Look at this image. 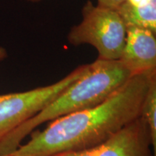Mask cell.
I'll return each mask as SVG.
<instances>
[{
	"instance_id": "cell-10",
	"label": "cell",
	"mask_w": 156,
	"mask_h": 156,
	"mask_svg": "<svg viewBox=\"0 0 156 156\" xmlns=\"http://www.w3.org/2000/svg\"><path fill=\"white\" fill-rule=\"evenodd\" d=\"M126 1V0H97V5L116 10L119 6Z\"/></svg>"
},
{
	"instance_id": "cell-9",
	"label": "cell",
	"mask_w": 156,
	"mask_h": 156,
	"mask_svg": "<svg viewBox=\"0 0 156 156\" xmlns=\"http://www.w3.org/2000/svg\"><path fill=\"white\" fill-rule=\"evenodd\" d=\"M53 156H96L95 147L91 149L83 150V151H67L56 154Z\"/></svg>"
},
{
	"instance_id": "cell-11",
	"label": "cell",
	"mask_w": 156,
	"mask_h": 156,
	"mask_svg": "<svg viewBox=\"0 0 156 156\" xmlns=\"http://www.w3.org/2000/svg\"><path fill=\"white\" fill-rule=\"evenodd\" d=\"M151 0H126L128 3L134 6H141L149 2Z\"/></svg>"
},
{
	"instance_id": "cell-6",
	"label": "cell",
	"mask_w": 156,
	"mask_h": 156,
	"mask_svg": "<svg viewBox=\"0 0 156 156\" xmlns=\"http://www.w3.org/2000/svg\"><path fill=\"white\" fill-rule=\"evenodd\" d=\"M119 60L132 75L156 71V34L145 29L127 28Z\"/></svg>"
},
{
	"instance_id": "cell-7",
	"label": "cell",
	"mask_w": 156,
	"mask_h": 156,
	"mask_svg": "<svg viewBox=\"0 0 156 156\" xmlns=\"http://www.w3.org/2000/svg\"><path fill=\"white\" fill-rule=\"evenodd\" d=\"M126 28L145 29L156 34V0L141 6H134L125 2L116 9Z\"/></svg>"
},
{
	"instance_id": "cell-1",
	"label": "cell",
	"mask_w": 156,
	"mask_h": 156,
	"mask_svg": "<svg viewBox=\"0 0 156 156\" xmlns=\"http://www.w3.org/2000/svg\"><path fill=\"white\" fill-rule=\"evenodd\" d=\"M156 71L134 75L112 96L97 106L51 121L42 131L7 156H53L94 148L141 116L151 77Z\"/></svg>"
},
{
	"instance_id": "cell-4",
	"label": "cell",
	"mask_w": 156,
	"mask_h": 156,
	"mask_svg": "<svg viewBox=\"0 0 156 156\" xmlns=\"http://www.w3.org/2000/svg\"><path fill=\"white\" fill-rule=\"evenodd\" d=\"M82 64L56 83L24 91L0 95V142L38 114L84 73Z\"/></svg>"
},
{
	"instance_id": "cell-12",
	"label": "cell",
	"mask_w": 156,
	"mask_h": 156,
	"mask_svg": "<svg viewBox=\"0 0 156 156\" xmlns=\"http://www.w3.org/2000/svg\"><path fill=\"white\" fill-rule=\"evenodd\" d=\"M7 57V51L2 46H0V62H2Z\"/></svg>"
},
{
	"instance_id": "cell-2",
	"label": "cell",
	"mask_w": 156,
	"mask_h": 156,
	"mask_svg": "<svg viewBox=\"0 0 156 156\" xmlns=\"http://www.w3.org/2000/svg\"><path fill=\"white\" fill-rule=\"evenodd\" d=\"M120 60L98 58L87 64L84 73L38 114L23 123L0 142V155L14 152L36 127L73 113L100 104L132 77Z\"/></svg>"
},
{
	"instance_id": "cell-14",
	"label": "cell",
	"mask_w": 156,
	"mask_h": 156,
	"mask_svg": "<svg viewBox=\"0 0 156 156\" xmlns=\"http://www.w3.org/2000/svg\"><path fill=\"white\" fill-rule=\"evenodd\" d=\"M0 156H7V155H0Z\"/></svg>"
},
{
	"instance_id": "cell-5",
	"label": "cell",
	"mask_w": 156,
	"mask_h": 156,
	"mask_svg": "<svg viewBox=\"0 0 156 156\" xmlns=\"http://www.w3.org/2000/svg\"><path fill=\"white\" fill-rule=\"evenodd\" d=\"M151 147L149 126L140 116L95 147V151L96 156H153Z\"/></svg>"
},
{
	"instance_id": "cell-13",
	"label": "cell",
	"mask_w": 156,
	"mask_h": 156,
	"mask_svg": "<svg viewBox=\"0 0 156 156\" xmlns=\"http://www.w3.org/2000/svg\"><path fill=\"white\" fill-rule=\"evenodd\" d=\"M25 1L30 2H41V0H25Z\"/></svg>"
},
{
	"instance_id": "cell-3",
	"label": "cell",
	"mask_w": 156,
	"mask_h": 156,
	"mask_svg": "<svg viewBox=\"0 0 156 156\" xmlns=\"http://www.w3.org/2000/svg\"><path fill=\"white\" fill-rule=\"evenodd\" d=\"M82 20L70 29L67 41L75 46L90 44L96 48L98 58L119 60L127 28L116 9L87 1L82 9Z\"/></svg>"
},
{
	"instance_id": "cell-8",
	"label": "cell",
	"mask_w": 156,
	"mask_h": 156,
	"mask_svg": "<svg viewBox=\"0 0 156 156\" xmlns=\"http://www.w3.org/2000/svg\"><path fill=\"white\" fill-rule=\"evenodd\" d=\"M141 116L149 126L154 155H156V74L150 82L142 104Z\"/></svg>"
}]
</instances>
